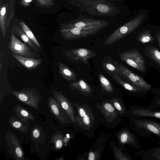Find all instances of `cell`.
I'll return each instance as SVG.
<instances>
[{
    "instance_id": "obj_29",
    "label": "cell",
    "mask_w": 160,
    "mask_h": 160,
    "mask_svg": "<svg viewBox=\"0 0 160 160\" xmlns=\"http://www.w3.org/2000/svg\"><path fill=\"white\" fill-rule=\"evenodd\" d=\"M99 80L101 88L104 92L110 93L113 92L114 89L112 84L102 73L99 74Z\"/></svg>"
},
{
    "instance_id": "obj_18",
    "label": "cell",
    "mask_w": 160,
    "mask_h": 160,
    "mask_svg": "<svg viewBox=\"0 0 160 160\" xmlns=\"http://www.w3.org/2000/svg\"><path fill=\"white\" fill-rule=\"evenodd\" d=\"M116 82L126 90L135 93L136 97L141 98L145 96L147 92L125 81L119 76L110 73H108Z\"/></svg>"
},
{
    "instance_id": "obj_38",
    "label": "cell",
    "mask_w": 160,
    "mask_h": 160,
    "mask_svg": "<svg viewBox=\"0 0 160 160\" xmlns=\"http://www.w3.org/2000/svg\"><path fill=\"white\" fill-rule=\"evenodd\" d=\"M32 134L33 139H38L39 138L41 135L40 128L36 127L33 128L32 130Z\"/></svg>"
},
{
    "instance_id": "obj_13",
    "label": "cell",
    "mask_w": 160,
    "mask_h": 160,
    "mask_svg": "<svg viewBox=\"0 0 160 160\" xmlns=\"http://www.w3.org/2000/svg\"><path fill=\"white\" fill-rule=\"evenodd\" d=\"M5 138L10 154L16 160H24L23 152L16 135L10 131L8 130L5 135Z\"/></svg>"
},
{
    "instance_id": "obj_6",
    "label": "cell",
    "mask_w": 160,
    "mask_h": 160,
    "mask_svg": "<svg viewBox=\"0 0 160 160\" xmlns=\"http://www.w3.org/2000/svg\"><path fill=\"white\" fill-rule=\"evenodd\" d=\"M12 93L22 103L39 110L38 105L42 98L37 88L33 87L24 88L19 91H12Z\"/></svg>"
},
{
    "instance_id": "obj_20",
    "label": "cell",
    "mask_w": 160,
    "mask_h": 160,
    "mask_svg": "<svg viewBox=\"0 0 160 160\" xmlns=\"http://www.w3.org/2000/svg\"><path fill=\"white\" fill-rule=\"evenodd\" d=\"M106 120L109 122H113L117 118L118 113L113 105L109 102H103L99 108Z\"/></svg>"
},
{
    "instance_id": "obj_21",
    "label": "cell",
    "mask_w": 160,
    "mask_h": 160,
    "mask_svg": "<svg viewBox=\"0 0 160 160\" xmlns=\"http://www.w3.org/2000/svg\"><path fill=\"white\" fill-rule=\"evenodd\" d=\"M102 68L107 73L117 75L122 79H124L122 73L114 64L113 60L109 56H105L104 57L102 63Z\"/></svg>"
},
{
    "instance_id": "obj_31",
    "label": "cell",
    "mask_w": 160,
    "mask_h": 160,
    "mask_svg": "<svg viewBox=\"0 0 160 160\" xmlns=\"http://www.w3.org/2000/svg\"><path fill=\"white\" fill-rule=\"evenodd\" d=\"M148 57L160 66V52L158 48L153 46H150L148 48Z\"/></svg>"
},
{
    "instance_id": "obj_3",
    "label": "cell",
    "mask_w": 160,
    "mask_h": 160,
    "mask_svg": "<svg viewBox=\"0 0 160 160\" xmlns=\"http://www.w3.org/2000/svg\"><path fill=\"white\" fill-rule=\"evenodd\" d=\"M144 18V14L140 15L118 27L104 41L103 45L112 44L130 34L139 27Z\"/></svg>"
},
{
    "instance_id": "obj_24",
    "label": "cell",
    "mask_w": 160,
    "mask_h": 160,
    "mask_svg": "<svg viewBox=\"0 0 160 160\" xmlns=\"http://www.w3.org/2000/svg\"><path fill=\"white\" fill-rule=\"evenodd\" d=\"M8 122L12 128L21 132L25 133L28 130V122L22 120L16 115L10 117Z\"/></svg>"
},
{
    "instance_id": "obj_37",
    "label": "cell",
    "mask_w": 160,
    "mask_h": 160,
    "mask_svg": "<svg viewBox=\"0 0 160 160\" xmlns=\"http://www.w3.org/2000/svg\"><path fill=\"white\" fill-rule=\"evenodd\" d=\"M101 155V152L99 150L94 151H91L88 153V160H99Z\"/></svg>"
},
{
    "instance_id": "obj_16",
    "label": "cell",
    "mask_w": 160,
    "mask_h": 160,
    "mask_svg": "<svg viewBox=\"0 0 160 160\" xmlns=\"http://www.w3.org/2000/svg\"><path fill=\"white\" fill-rule=\"evenodd\" d=\"M132 116L153 118L160 119V109H151L148 107L134 105L130 109Z\"/></svg>"
},
{
    "instance_id": "obj_27",
    "label": "cell",
    "mask_w": 160,
    "mask_h": 160,
    "mask_svg": "<svg viewBox=\"0 0 160 160\" xmlns=\"http://www.w3.org/2000/svg\"><path fill=\"white\" fill-rule=\"evenodd\" d=\"M14 110L15 115L22 120L28 122L29 120L34 121L35 118L33 115L28 110L19 104L16 105Z\"/></svg>"
},
{
    "instance_id": "obj_40",
    "label": "cell",
    "mask_w": 160,
    "mask_h": 160,
    "mask_svg": "<svg viewBox=\"0 0 160 160\" xmlns=\"http://www.w3.org/2000/svg\"><path fill=\"white\" fill-rule=\"evenodd\" d=\"M33 0H21L22 4L24 7L29 6Z\"/></svg>"
},
{
    "instance_id": "obj_5",
    "label": "cell",
    "mask_w": 160,
    "mask_h": 160,
    "mask_svg": "<svg viewBox=\"0 0 160 160\" xmlns=\"http://www.w3.org/2000/svg\"><path fill=\"white\" fill-rule=\"evenodd\" d=\"M16 0H2L0 3V29L2 37L7 34L15 14Z\"/></svg>"
},
{
    "instance_id": "obj_44",
    "label": "cell",
    "mask_w": 160,
    "mask_h": 160,
    "mask_svg": "<svg viewBox=\"0 0 160 160\" xmlns=\"http://www.w3.org/2000/svg\"><path fill=\"white\" fill-rule=\"evenodd\" d=\"M109 1L115 2L117 1L118 0H104Z\"/></svg>"
},
{
    "instance_id": "obj_23",
    "label": "cell",
    "mask_w": 160,
    "mask_h": 160,
    "mask_svg": "<svg viewBox=\"0 0 160 160\" xmlns=\"http://www.w3.org/2000/svg\"><path fill=\"white\" fill-rule=\"evenodd\" d=\"M15 35L18 36L25 43L36 52L40 51L36 45L27 36L24 31L19 25L14 24L12 28Z\"/></svg>"
},
{
    "instance_id": "obj_33",
    "label": "cell",
    "mask_w": 160,
    "mask_h": 160,
    "mask_svg": "<svg viewBox=\"0 0 160 160\" xmlns=\"http://www.w3.org/2000/svg\"><path fill=\"white\" fill-rule=\"evenodd\" d=\"M114 107L118 111L119 114H122L125 113L126 110L123 103L120 99L113 98L111 100Z\"/></svg>"
},
{
    "instance_id": "obj_42",
    "label": "cell",
    "mask_w": 160,
    "mask_h": 160,
    "mask_svg": "<svg viewBox=\"0 0 160 160\" xmlns=\"http://www.w3.org/2000/svg\"><path fill=\"white\" fill-rule=\"evenodd\" d=\"M156 35V38L158 41L159 45L160 47V30L157 32Z\"/></svg>"
},
{
    "instance_id": "obj_43",
    "label": "cell",
    "mask_w": 160,
    "mask_h": 160,
    "mask_svg": "<svg viewBox=\"0 0 160 160\" xmlns=\"http://www.w3.org/2000/svg\"><path fill=\"white\" fill-rule=\"evenodd\" d=\"M57 159L58 160H64V159L63 158H62V157H61L60 158H59Z\"/></svg>"
},
{
    "instance_id": "obj_25",
    "label": "cell",
    "mask_w": 160,
    "mask_h": 160,
    "mask_svg": "<svg viewBox=\"0 0 160 160\" xmlns=\"http://www.w3.org/2000/svg\"><path fill=\"white\" fill-rule=\"evenodd\" d=\"M58 68L60 74L64 79L70 82L76 81L77 74L68 66L60 62L58 64Z\"/></svg>"
},
{
    "instance_id": "obj_45",
    "label": "cell",
    "mask_w": 160,
    "mask_h": 160,
    "mask_svg": "<svg viewBox=\"0 0 160 160\" xmlns=\"http://www.w3.org/2000/svg\"><path fill=\"white\" fill-rule=\"evenodd\" d=\"M2 0H0V1H1Z\"/></svg>"
},
{
    "instance_id": "obj_11",
    "label": "cell",
    "mask_w": 160,
    "mask_h": 160,
    "mask_svg": "<svg viewBox=\"0 0 160 160\" xmlns=\"http://www.w3.org/2000/svg\"><path fill=\"white\" fill-rule=\"evenodd\" d=\"M8 47L12 54L35 58V55L34 52L27 44L22 42L16 37L12 29L10 40L8 43Z\"/></svg>"
},
{
    "instance_id": "obj_22",
    "label": "cell",
    "mask_w": 160,
    "mask_h": 160,
    "mask_svg": "<svg viewBox=\"0 0 160 160\" xmlns=\"http://www.w3.org/2000/svg\"><path fill=\"white\" fill-rule=\"evenodd\" d=\"M13 57L20 63L28 69L35 68L39 66L42 63L41 58H35L23 57L12 54Z\"/></svg>"
},
{
    "instance_id": "obj_12",
    "label": "cell",
    "mask_w": 160,
    "mask_h": 160,
    "mask_svg": "<svg viewBox=\"0 0 160 160\" xmlns=\"http://www.w3.org/2000/svg\"><path fill=\"white\" fill-rule=\"evenodd\" d=\"M108 21L89 18L87 16L80 15L72 19L67 23L61 25L60 30L70 28H86L109 23Z\"/></svg>"
},
{
    "instance_id": "obj_15",
    "label": "cell",
    "mask_w": 160,
    "mask_h": 160,
    "mask_svg": "<svg viewBox=\"0 0 160 160\" xmlns=\"http://www.w3.org/2000/svg\"><path fill=\"white\" fill-rule=\"evenodd\" d=\"M53 92V97L59 102L71 119L72 122L76 127L75 118V111L71 102L61 91H57L54 89Z\"/></svg>"
},
{
    "instance_id": "obj_35",
    "label": "cell",
    "mask_w": 160,
    "mask_h": 160,
    "mask_svg": "<svg viewBox=\"0 0 160 160\" xmlns=\"http://www.w3.org/2000/svg\"><path fill=\"white\" fill-rule=\"evenodd\" d=\"M148 107L151 109H160V94L153 98Z\"/></svg>"
},
{
    "instance_id": "obj_8",
    "label": "cell",
    "mask_w": 160,
    "mask_h": 160,
    "mask_svg": "<svg viewBox=\"0 0 160 160\" xmlns=\"http://www.w3.org/2000/svg\"><path fill=\"white\" fill-rule=\"evenodd\" d=\"M62 54L72 62L88 65V60L96 56L93 50L86 48H76L65 50Z\"/></svg>"
},
{
    "instance_id": "obj_7",
    "label": "cell",
    "mask_w": 160,
    "mask_h": 160,
    "mask_svg": "<svg viewBox=\"0 0 160 160\" xmlns=\"http://www.w3.org/2000/svg\"><path fill=\"white\" fill-rule=\"evenodd\" d=\"M77 109L75 120L76 124L84 130H89L92 127L95 118L92 111L87 105L74 104Z\"/></svg>"
},
{
    "instance_id": "obj_4",
    "label": "cell",
    "mask_w": 160,
    "mask_h": 160,
    "mask_svg": "<svg viewBox=\"0 0 160 160\" xmlns=\"http://www.w3.org/2000/svg\"><path fill=\"white\" fill-rule=\"evenodd\" d=\"M109 23L86 28H73L61 29L59 32L65 40L72 41L94 35L107 27Z\"/></svg>"
},
{
    "instance_id": "obj_17",
    "label": "cell",
    "mask_w": 160,
    "mask_h": 160,
    "mask_svg": "<svg viewBox=\"0 0 160 160\" xmlns=\"http://www.w3.org/2000/svg\"><path fill=\"white\" fill-rule=\"evenodd\" d=\"M69 87L70 89L78 91L86 96L91 97L93 95L92 88L83 79L70 82Z\"/></svg>"
},
{
    "instance_id": "obj_1",
    "label": "cell",
    "mask_w": 160,
    "mask_h": 160,
    "mask_svg": "<svg viewBox=\"0 0 160 160\" xmlns=\"http://www.w3.org/2000/svg\"><path fill=\"white\" fill-rule=\"evenodd\" d=\"M68 2L80 9V13L90 15L113 17L120 13L117 5L104 0H69Z\"/></svg>"
},
{
    "instance_id": "obj_2",
    "label": "cell",
    "mask_w": 160,
    "mask_h": 160,
    "mask_svg": "<svg viewBox=\"0 0 160 160\" xmlns=\"http://www.w3.org/2000/svg\"><path fill=\"white\" fill-rule=\"evenodd\" d=\"M132 125L135 131L144 137L154 135L160 137V123L155 120L143 117L132 116Z\"/></svg>"
},
{
    "instance_id": "obj_26",
    "label": "cell",
    "mask_w": 160,
    "mask_h": 160,
    "mask_svg": "<svg viewBox=\"0 0 160 160\" xmlns=\"http://www.w3.org/2000/svg\"><path fill=\"white\" fill-rule=\"evenodd\" d=\"M138 155L143 160H160V147L151 148L146 151L141 150Z\"/></svg>"
},
{
    "instance_id": "obj_30",
    "label": "cell",
    "mask_w": 160,
    "mask_h": 160,
    "mask_svg": "<svg viewBox=\"0 0 160 160\" xmlns=\"http://www.w3.org/2000/svg\"><path fill=\"white\" fill-rule=\"evenodd\" d=\"M136 40L143 43H153L154 39L151 35V31L145 30L141 32L136 38Z\"/></svg>"
},
{
    "instance_id": "obj_36",
    "label": "cell",
    "mask_w": 160,
    "mask_h": 160,
    "mask_svg": "<svg viewBox=\"0 0 160 160\" xmlns=\"http://www.w3.org/2000/svg\"><path fill=\"white\" fill-rule=\"evenodd\" d=\"M114 153L117 160H130L131 159L127 155L123 154L120 149L117 148H114Z\"/></svg>"
},
{
    "instance_id": "obj_14",
    "label": "cell",
    "mask_w": 160,
    "mask_h": 160,
    "mask_svg": "<svg viewBox=\"0 0 160 160\" xmlns=\"http://www.w3.org/2000/svg\"><path fill=\"white\" fill-rule=\"evenodd\" d=\"M49 110L57 119L62 124L70 123L72 121L57 99L51 96L48 100Z\"/></svg>"
},
{
    "instance_id": "obj_9",
    "label": "cell",
    "mask_w": 160,
    "mask_h": 160,
    "mask_svg": "<svg viewBox=\"0 0 160 160\" xmlns=\"http://www.w3.org/2000/svg\"><path fill=\"white\" fill-rule=\"evenodd\" d=\"M120 58L127 64L137 70L144 71L145 62L144 57L137 50L129 49L118 53Z\"/></svg>"
},
{
    "instance_id": "obj_10",
    "label": "cell",
    "mask_w": 160,
    "mask_h": 160,
    "mask_svg": "<svg viewBox=\"0 0 160 160\" xmlns=\"http://www.w3.org/2000/svg\"><path fill=\"white\" fill-rule=\"evenodd\" d=\"M113 62L122 73L124 78L130 83L147 92L151 90V86L141 77L133 73L121 63L114 60Z\"/></svg>"
},
{
    "instance_id": "obj_32",
    "label": "cell",
    "mask_w": 160,
    "mask_h": 160,
    "mask_svg": "<svg viewBox=\"0 0 160 160\" xmlns=\"http://www.w3.org/2000/svg\"><path fill=\"white\" fill-rule=\"evenodd\" d=\"M64 135L60 132H56L51 138L52 142L54 144V147L56 149H61L63 145V138Z\"/></svg>"
},
{
    "instance_id": "obj_19",
    "label": "cell",
    "mask_w": 160,
    "mask_h": 160,
    "mask_svg": "<svg viewBox=\"0 0 160 160\" xmlns=\"http://www.w3.org/2000/svg\"><path fill=\"white\" fill-rule=\"evenodd\" d=\"M118 138L122 144H128L137 149L141 148L139 142L135 135L128 130L122 131L118 134Z\"/></svg>"
},
{
    "instance_id": "obj_34",
    "label": "cell",
    "mask_w": 160,
    "mask_h": 160,
    "mask_svg": "<svg viewBox=\"0 0 160 160\" xmlns=\"http://www.w3.org/2000/svg\"><path fill=\"white\" fill-rule=\"evenodd\" d=\"M35 4L40 8H50L55 5L53 0H35Z\"/></svg>"
},
{
    "instance_id": "obj_39",
    "label": "cell",
    "mask_w": 160,
    "mask_h": 160,
    "mask_svg": "<svg viewBox=\"0 0 160 160\" xmlns=\"http://www.w3.org/2000/svg\"><path fill=\"white\" fill-rule=\"evenodd\" d=\"M71 137L69 134H67L63 138V143L65 146L68 145V143L70 140Z\"/></svg>"
},
{
    "instance_id": "obj_28",
    "label": "cell",
    "mask_w": 160,
    "mask_h": 160,
    "mask_svg": "<svg viewBox=\"0 0 160 160\" xmlns=\"http://www.w3.org/2000/svg\"><path fill=\"white\" fill-rule=\"evenodd\" d=\"M18 24L24 31L28 37L33 41L38 47L41 50V47L40 43L32 31L25 22L23 20H21L19 21Z\"/></svg>"
},
{
    "instance_id": "obj_41",
    "label": "cell",
    "mask_w": 160,
    "mask_h": 160,
    "mask_svg": "<svg viewBox=\"0 0 160 160\" xmlns=\"http://www.w3.org/2000/svg\"><path fill=\"white\" fill-rule=\"evenodd\" d=\"M3 56V53L1 51L0 52V73L2 72V60Z\"/></svg>"
}]
</instances>
